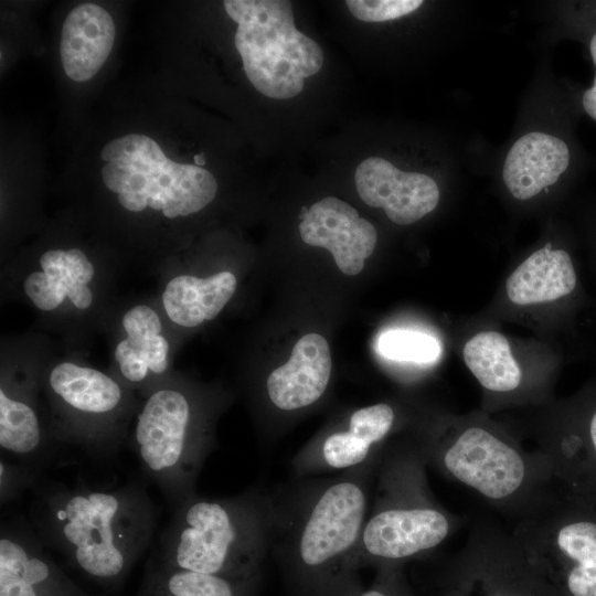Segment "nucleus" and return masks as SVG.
I'll return each mask as SVG.
<instances>
[{
  "mask_svg": "<svg viewBox=\"0 0 596 596\" xmlns=\"http://www.w3.org/2000/svg\"><path fill=\"white\" fill-rule=\"evenodd\" d=\"M126 338L117 343L115 359L125 381L142 385L150 374L163 375L169 368L170 344L162 336L159 315L147 305H137L121 319Z\"/></svg>",
  "mask_w": 596,
  "mask_h": 596,
  "instance_id": "nucleus-19",
  "label": "nucleus"
},
{
  "mask_svg": "<svg viewBox=\"0 0 596 596\" xmlns=\"http://www.w3.org/2000/svg\"><path fill=\"white\" fill-rule=\"evenodd\" d=\"M350 12L364 22H383L398 19L415 11L421 0H348Z\"/></svg>",
  "mask_w": 596,
  "mask_h": 596,
  "instance_id": "nucleus-26",
  "label": "nucleus"
},
{
  "mask_svg": "<svg viewBox=\"0 0 596 596\" xmlns=\"http://www.w3.org/2000/svg\"><path fill=\"white\" fill-rule=\"evenodd\" d=\"M31 521L17 515L0 530V596H92L52 557Z\"/></svg>",
  "mask_w": 596,
  "mask_h": 596,
  "instance_id": "nucleus-10",
  "label": "nucleus"
},
{
  "mask_svg": "<svg viewBox=\"0 0 596 596\" xmlns=\"http://www.w3.org/2000/svg\"><path fill=\"white\" fill-rule=\"evenodd\" d=\"M193 160H194L195 166H199V167H202L206 162L204 153L194 156Z\"/></svg>",
  "mask_w": 596,
  "mask_h": 596,
  "instance_id": "nucleus-33",
  "label": "nucleus"
},
{
  "mask_svg": "<svg viewBox=\"0 0 596 596\" xmlns=\"http://www.w3.org/2000/svg\"><path fill=\"white\" fill-rule=\"evenodd\" d=\"M300 217L299 234L306 244L328 249L344 275L361 273L377 241L372 223L334 196L321 199L309 210L304 207Z\"/></svg>",
  "mask_w": 596,
  "mask_h": 596,
  "instance_id": "nucleus-11",
  "label": "nucleus"
},
{
  "mask_svg": "<svg viewBox=\"0 0 596 596\" xmlns=\"http://www.w3.org/2000/svg\"><path fill=\"white\" fill-rule=\"evenodd\" d=\"M493 596H509V595L501 594V595H493Z\"/></svg>",
  "mask_w": 596,
  "mask_h": 596,
  "instance_id": "nucleus-34",
  "label": "nucleus"
},
{
  "mask_svg": "<svg viewBox=\"0 0 596 596\" xmlns=\"http://www.w3.org/2000/svg\"><path fill=\"white\" fill-rule=\"evenodd\" d=\"M157 508L140 483L114 490L36 487L31 523L45 546L99 586L114 590L152 541Z\"/></svg>",
  "mask_w": 596,
  "mask_h": 596,
  "instance_id": "nucleus-1",
  "label": "nucleus"
},
{
  "mask_svg": "<svg viewBox=\"0 0 596 596\" xmlns=\"http://www.w3.org/2000/svg\"><path fill=\"white\" fill-rule=\"evenodd\" d=\"M38 471L20 462L0 460V500L1 503L13 501L25 489L36 482Z\"/></svg>",
  "mask_w": 596,
  "mask_h": 596,
  "instance_id": "nucleus-27",
  "label": "nucleus"
},
{
  "mask_svg": "<svg viewBox=\"0 0 596 596\" xmlns=\"http://www.w3.org/2000/svg\"><path fill=\"white\" fill-rule=\"evenodd\" d=\"M132 447L146 477L174 508L196 494L211 445L188 392L173 385L152 390L137 414Z\"/></svg>",
  "mask_w": 596,
  "mask_h": 596,
  "instance_id": "nucleus-7",
  "label": "nucleus"
},
{
  "mask_svg": "<svg viewBox=\"0 0 596 596\" xmlns=\"http://www.w3.org/2000/svg\"><path fill=\"white\" fill-rule=\"evenodd\" d=\"M422 455L382 459L373 509L356 551V567L394 566L440 545L456 520L429 493Z\"/></svg>",
  "mask_w": 596,
  "mask_h": 596,
  "instance_id": "nucleus-4",
  "label": "nucleus"
},
{
  "mask_svg": "<svg viewBox=\"0 0 596 596\" xmlns=\"http://www.w3.org/2000/svg\"><path fill=\"white\" fill-rule=\"evenodd\" d=\"M457 482L517 517L553 485L542 454L530 456L513 443L481 426H467L423 455Z\"/></svg>",
  "mask_w": 596,
  "mask_h": 596,
  "instance_id": "nucleus-5",
  "label": "nucleus"
},
{
  "mask_svg": "<svg viewBox=\"0 0 596 596\" xmlns=\"http://www.w3.org/2000/svg\"><path fill=\"white\" fill-rule=\"evenodd\" d=\"M258 579L172 568L151 556L135 596H256Z\"/></svg>",
  "mask_w": 596,
  "mask_h": 596,
  "instance_id": "nucleus-23",
  "label": "nucleus"
},
{
  "mask_svg": "<svg viewBox=\"0 0 596 596\" xmlns=\"http://www.w3.org/2000/svg\"><path fill=\"white\" fill-rule=\"evenodd\" d=\"M115 35V23L104 8L76 6L62 28L60 54L65 74L75 82L89 81L106 62Z\"/></svg>",
  "mask_w": 596,
  "mask_h": 596,
  "instance_id": "nucleus-17",
  "label": "nucleus"
},
{
  "mask_svg": "<svg viewBox=\"0 0 596 596\" xmlns=\"http://www.w3.org/2000/svg\"><path fill=\"white\" fill-rule=\"evenodd\" d=\"M331 368L327 340L318 333H307L295 343L289 360L268 375V397L283 411L309 406L324 393Z\"/></svg>",
  "mask_w": 596,
  "mask_h": 596,
  "instance_id": "nucleus-15",
  "label": "nucleus"
},
{
  "mask_svg": "<svg viewBox=\"0 0 596 596\" xmlns=\"http://www.w3.org/2000/svg\"><path fill=\"white\" fill-rule=\"evenodd\" d=\"M575 413L541 454L554 483L596 508V397L582 402Z\"/></svg>",
  "mask_w": 596,
  "mask_h": 596,
  "instance_id": "nucleus-13",
  "label": "nucleus"
},
{
  "mask_svg": "<svg viewBox=\"0 0 596 596\" xmlns=\"http://www.w3.org/2000/svg\"><path fill=\"white\" fill-rule=\"evenodd\" d=\"M131 173L125 172L115 162L106 163L102 168V179L108 190L121 194L126 192Z\"/></svg>",
  "mask_w": 596,
  "mask_h": 596,
  "instance_id": "nucleus-28",
  "label": "nucleus"
},
{
  "mask_svg": "<svg viewBox=\"0 0 596 596\" xmlns=\"http://www.w3.org/2000/svg\"><path fill=\"white\" fill-rule=\"evenodd\" d=\"M275 523L269 502L255 491L224 499L194 494L174 508L153 557L172 568L252 579L259 576Z\"/></svg>",
  "mask_w": 596,
  "mask_h": 596,
  "instance_id": "nucleus-2",
  "label": "nucleus"
},
{
  "mask_svg": "<svg viewBox=\"0 0 596 596\" xmlns=\"http://www.w3.org/2000/svg\"><path fill=\"white\" fill-rule=\"evenodd\" d=\"M467 368L488 391L507 393L522 382V371L512 355L509 341L499 332L473 336L464 347Z\"/></svg>",
  "mask_w": 596,
  "mask_h": 596,
  "instance_id": "nucleus-24",
  "label": "nucleus"
},
{
  "mask_svg": "<svg viewBox=\"0 0 596 596\" xmlns=\"http://www.w3.org/2000/svg\"><path fill=\"white\" fill-rule=\"evenodd\" d=\"M46 387L60 421L53 435L85 447L96 457L116 454L123 439L120 417L129 397L111 376L70 361L52 368Z\"/></svg>",
  "mask_w": 596,
  "mask_h": 596,
  "instance_id": "nucleus-9",
  "label": "nucleus"
},
{
  "mask_svg": "<svg viewBox=\"0 0 596 596\" xmlns=\"http://www.w3.org/2000/svg\"><path fill=\"white\" fill-rule=\"evenodd\" d=\"M354 181L361 200L372 207H382L398 225L415 223L439 201L438 185L429 175L401 171L380 157L363 160L355 170Z\"/></svg>",
  "mask_w": 596,
  "mask_h": 596,
  "instance_id": "nucleus-12",
  "label": "nucleus"
},
{
  "mask_svg": "<svg viewBox=\"0 0 596 596\" xmlns=\"http://www.w3.org/2000/svg\"><path fill=\"white\" fill-rule=\"evenodd\" d=\"M387 567H382L377 582L371 587L363 589L361 586L349 596H397L390 587L387 578Z\"/></svg>",
  "mask_w": 596,
  "mask_h": 596,
  "instance_id": "nucleus-29",
  "label": "nucleus"
},
{
  "mask_svg": "<svg viewBox=\"0 0 596 596\" xmlns=\"http://www.w3.org/2000/svg\"><path fill=\"white\" fill-rule=\"evenodd\" d=\"M582 104L588 116L596 120V76L592 87L583 94Z\"/></svg>",
  "mask_w": 596,
  "mask_h": 596,
  "instance_id": "nucleus-30",
  "label": "nucleus"
},
{
  "mask_svg": "<svg viewBox=\"0 0 596 596\" xmlns=\"http://www.w3.org/2000/svg\"><path fill=\"white\" fill-rule=\"evenodd\" d=\"M394 409L385 403L353 412L348 427L328 435L315 456L297 460L302 470H342L358 468L372 458V451L391 432Z\"/></svg>",
  "mask_w": 596,
  "mask_h": 596,
  "instance_id": "nucleus-16",
  "label": "nucleus"
},
{
  "mask_svg": "<svg viewBox=\"0 0 596 596\" xmlns=\"http://www.w3.org/2000/svg\"><path fill=\"white\" fill-rule=\"evenodd\" d=\"M589 51H590V55H592L593 62H594L595 65H596V32H595V34L593 35L592 40H590Z\"/></svg>",
  "mask_w": 596,
  "mask_h": 596,
  "instance_id": "nucleus-32",
  "label": "nucleus"
},
{
  "mask_svg": "<svg viewBox=\"0 0 596 596\" xmlns=\"http://www.w3.org/2000/svg\"><path fill=\"white\" fill-rule=\"evenodd\" d=\"M41 269L23 280V291L38 309L51 312L66 299L78 310L88 309L94 300L89 284L95 268L79 248L49 249L39 259Z\"/></svg>",
  "mask_w": 596,
  "mask_h": 596,
  "instance_id": "nucleus-14",
  "label": "nucleus"
},
{
  "mask_svg": "<svg viewBox=\"0 0 596 596\" xmlns=\"http://www.w3.org/2000/svg\"><path fill=\"white\" fill-rule=\"evenodd\" d=\"M32 393L26 390L0 389L1 449L39 472L47 460V447Z\"/></svg>",
  "mask_w": 596,
  "mask_h": 596,
  "instance_id": "nucleus-22",
  "label": "nucleus"
},
{
  "mask_svg": "<svg viewBox=\"0 0 596 596\" xmlns=\"http://www.w3.org/2000/svg\"><path fill=\"white\" fill-rule=\"evenodd\" d=\"M237 279L228 270L201 278L179 275L171 278L162 291V305L168 318L184 328L200 326L216 318L235 294Z\"/></svg>",
  "mask_w": 596,
  "mask_h": 596,
  "instance_id": "nucleus-20",
  "label": "nucleus"
},
{
  "mask_svg": "<svg viewBox=\"0 0 596 596\" xmlns=\"http://www.w3.org/2000/svg\"><path fill=\"white\" fill-rule=\"evenodd\" d=\"M368 507L366 487L354 476L310 497L284 557L287 582L297 596H349L361 586L355 558Z\"/></svg>",
  "mask_w": 596,
  "mask_h": 596,
  "instance_id": "nucleus-3",
  "label": "nucleus"
},
{
  "mask_svg": "<svg viewBox=\"0 0 596 596\" xmlns=\"http://www.w3.org/2000/svg\"><path fill=\"white\" fill-rule=\"evenodd\" d=\"M570 163L566 143L552 135L532 131L509 150L502 169L503 181L519 200H529L554 184Z\"/></svg>",
  "mask_w": 596,
  "mask_h": 596,
  "instance_id": "nucleus-18",
  "label": "nucleus"
},
{
  "mask_svg": "<svg viewBox=\"0 0 596 596\" xmlns=\"http://www.w3.org/2000/svg\"><path fill=\"white\" fill-rule=\"evenodd\" d=\"M146 181H147V177L140 173H131L129 182L127 184L126 192L128 191L137 192V191L142 190L146 185Z\"/></svg>",
  "mask_w": 596,
  "mask_h": 596,
  "instance_id": "nucleus-31",
  "label": "nucleus"
},
{
  "mask_svg": "<svg viewBox=\"0 0 596 596\" xmlns=\"http://www.w3.org/2000/svg\"><path fill=\"white\" fill-rule=\"evenodd\" d=\"M226 13L237 22L234 43L251 84L275 99L297 96L304 79L323 64L319 44L298 31L287 0H226Z\"/></svg>",
  "mask_w": 596,
  "mask_h": 596,
  "instance_id": "nucleus-6",
  "label": "nucleus"
},
{
  "mask_svg": "<svg viewBox=\"0 0 596 596\" xmlns=\"http://www.w3.org/2000/svg\"><path fill=\"white\" fill-rule=\"evenodd\" d=\"M512 536L530 565L556 575L568 596H596V508L551 488L518 517Z\"/></svg>",
  "mask_w": 596,
  "mask_h": 596,
  "instance_id": "nucleus-8",
  "label": "nucleus"
},
{
  "mask_svg": "<svg viewBox=\"0 0 596 596\" xmlns=\"http://www.w3.org/2000/svg\"><path fill=\"white\" fill-rule=\"evenodd\" d=\"M577 275L570 254L551 245L534 252L508 278L507 295L515 305L554 301L575 291Z\"/></svg>",
  "mask_w": 596,
  "mask_h": 596,
  "instance_id": "nucleus-21",
  "label": "nucleus"
},
{
  "mask_svg": "<svg viewBox=\"0 0 596 596\" xmlns=\"http://www.w3.org/2000/svg\"><path fill=\"white\" fill-rule=\"evenodd\" d=\"M377 352L393 361L429 364L439 359L441 344L425 332L394 329L379 337Z\"/></svg>",
  "mask_w": 596,
  "mask_h": 596,
  "instance_id": "nucleus-25",
  "label": "nucleus"
}]
</instances>
